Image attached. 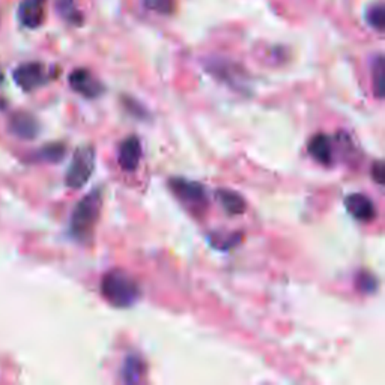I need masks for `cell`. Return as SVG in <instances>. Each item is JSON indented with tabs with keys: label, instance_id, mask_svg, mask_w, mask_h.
Listing matches in <instances>:
<instances>
[{
	"label": "cell",
	"instance_id": "cell-1",
	"mask_svg": "<svg viewBox=\"0 0 385 385\" xmlns=\"http://www.w3.org/2000/svg\"><path fill=\"white\" fill-rule=\"evenodd\" d=\"M101 188H94L75 205L71 215V223H69V230H71V235L77 241L88 243L92 240L99 220V214H101Z\"/></svg>",
	"mask_w": 385,
	"mask_h": 385
},
{
	"label": "cell",
	"instance_id": "cell-2",
	"mask_svg": "<svg viewBox=\"0 0 385 385\" xmlns=\"http://www.w3.org/2000/svg\"><path fill=\"white\" fill-rule=\"evenodd\" d=\"M101 294L104 299L118 309H127L138 301L140 286L124 269H112L103 277Z\"/></svg>",
	"mask_w": 385,
	"mask_h": 385
},
{
	"label": "cell",
	"instance_id": "cell-3",
	"mask_svg": "<svg viewBox=\"0 0 385 385\" xmlns=\"http://www.w3.org/2000/svg\"><path fill=\"white\" fill-rule=\"evenodd\" d=\"M95 148L92 145L77 148L65 175L66 187L73 190H80L84 187V184L90 179L92 173L95 171Z\"/></svg>",
	"mask_w": 385,
	"mask_h": 385
},
{
	"label": "cell",
	"instance_id": "cell-4",
	"mask_svg": "<svg viewBox=\"0 0 385 385\" xmlns=\"http://www.w3.org/2000/svg\"><path fill=\"white\" fill-rule=\"evenodd\" d=\"M169 187L184 205L191 208L192 212H202L208 206L206 190L202 184L186 178H172Z\"/></svg>",
	"mask_w": 385,
	"mask_h": 385
},
{
	"label": "cell",
	"instance_id": "cell-5",
	"mask_svg": "<svg viewBox=\"0 0 385 385\" xmlns=\"http://www.w3.org/2000/svg\"><path fill=\"white\" fill-rule=\"evenodd\" d=\"M12 77L17 86L26 92H32L50 80V73L41 62H27L15 68Z\"/></svg>",
	"mask_w": 385,
	"mask_h": 385
},
{
	"label": "cell",
	"instance_id": "cell-6",
	"mask_svg": "<svg viewBox=\"0 0 385 385\" xmlns=\"http://www.w3.org/2000/svg\"><path fill=\"white\" fill-rule=\"evenodd\" d=\"M69 86L77 94L88 98V99H95L104 94V84L99 82L97 77L92 74L89 69L79 68L69 74Z\"/></svg>",
	"mask_w": 385,
	"mask_h": 385
},
{
	"label": "cell",
	"instance_id": "cell-7",
	"mask_svg": "<svg viewBox=\"0 0 385 385\" xmlns=\"http://www.w3.org/2000/svg\"><path fill=\"white\" fill-rule=\"evenodd\" d=\"M345 206L353 219L363 223L372 221L376 217V206L373 200L363 195V192H353L345 197Z\"/></svg>",
	"mask_w": 385,
	"mask_h": 385
},
{
	"label": "cell",
	"instance_id": "cell-8",
	"mask_svg": "<svg viewBox=\"0 0 385 385\" xmlns=\"http://www.w3.org/2000/svg\"><path fill=\"white\" fill-rule=\"evenodd\" d=\"M142 143L137 136H129L119 146V166L125 172H134L142 160Z\"/></svg>",
	"mask_w": 385,
	"mask_h": 385
},
{
	"label": "cell",
	"instance_id": "cell-9",
	"mask_svg": "<svg viewBox=\"0 0 385 385\" xmlns=\"http://www.w3.org/2000/svg\"><path fill=\"white\" fill-rule=\"evenodd\" d=\"M307 151L322 166H333L334 163V142L333 138L327 134H316L313 136L309 145H307Z\"/></svg>",
	"mask_w": 385,
	"mask_h": 385
},
{
	"label": "cell",
	"instance_id": "cell-10",
	"mask_svg": "<svg viewBox=\"0 0 385 385\" xmlns=\"http://www.w3.org/2000/svg\"><path fill=\"white\" fill-rule=\"evenodd\" d=\"M10 129L23 140H32L40 133V124L30 113L17 112L10 119Z\"/></svg>",
	"mask_w": 385,
	"mask_h": 385
},
{
	"label": "cell",
	"instance_id": "cell-11",
	"mask_svg": "<svg viewBox=\"0 0 385 385\" xmlns=\"http://www.w3.org/2000/svg\"><path fill=\"white\" fill-rule=\"evenodd\" d=\"M45 0H23L18 8V18L29 29L40 27L44 23Z\"/></svg>",
	"mask_w": 385,
	"mask_h": 385
},
{
	"label": "cell",
	"instance_id": "cell-12",
	"mask_svg": "<svg viewBox=\"0 0 385 385\" xmlns=\"http://www.w3.org/2000/svg\"><path fill=\"white\" fill-rule=\"evenodd\" d=\"M217 197L220 203L227 214L230 215H241L247 210V203L241 195H238L236 191L221 188L217 191Z\"/></svg>",
	"mask_w": 385,
	"mask_h": 385
},
{
	"label": "cell",
	"instance_id": "cell-13",
	"mask_svg": "<svg viewBox=\"0 0 385 385\" xmlns=\"http://www.w3.org/2000/svg\"><path fill=\"white\" fill-rule=\"evenodd\" d=\"M145 373V363L143 360L136 356V353H131L125 358L124 367H122V380L127 384H136L142 380V376Z\"/></svg>",
	"mask_w": 385,
	"mask_h": 385
},
{
	"label": "cell",
	"instance_id": "cell-14",
	"mask_svg": "<svg viewBox=\"0 0 385 385\" xmlns=\"http://www.w3.org/2000/svg\"><path fill=\"white\" fill-rule=\"evenodd\" d=\"M384 74H385V65L384 58L380 55L376 56L372 65V80H373V90L378 99L384 98Z\"/></svg>",
	"mask_w": 385,
	"mask_h": 385
},
{
	"label": "cell",
	"instance_id": "cell-15",
	"mask_svg": "<svg viewBox=\"0 0 385 385\" xmlns=\"http://www.w3.org/2000/svg\"><path fill=\"white\" fill-rule=\"evenodd\" d=\"M58 10L59 14L62 15L66 21L71 23V25H82L83 17L80 11L75 8L74 0H59Z\"/></svg>",
	"mask_w": 385,
	"mask_h": 385
},
{
	"label": "cell",
	"instance_id": "cell-16",
	"mask_svg": "<svg viewBox=\"0 0 385 385\" xmlns=\"http://www.w3.org/2000/svg\"><path fill=\"white\" fill-rule=\"evenodd\" d=\"M366 21L367 25L373 27L378 32H382L385 27V10L382 5H372L369 6V10L366 11Z\"/></svg>",
	"mask_w": 385,
	"mask_h": 385
},
{
	"label": "cell",
	"instance_id": "cell-17",
	"mask_svg": "<svg viewBox=\"0 0 385 385\" xmlns=\"http://www.w3.org/2000/svg\"><path fill=\"white\" fill-rule=\"evenodd\" d=\"M65 146L60 143H50L36 153V157L42 161H50V163H58L65 156Z\"/></svg>",
	"mask_w": 385,
	"mask_h": 385
},
{
	"label": "cell",
	"instance_id": "cell-18",
	"mask_svg": "<svg viewBox=\"0 0 385 385\" xmlns=\"http://www.w3.org/2000/svg\"><path fill=\"white\" fill-rule=\"evenodd\" d=\"M356 282H357V288L361 292H366V294H372V292H375L376 288H378V280H376V277L367 271H360L357 274Z\"/></svg>",
	"mask_w": 385,
	"mask_h": 385
},
{
	"label": "cell",
	"instance_id": "cell-19",
	"mask_svg": "<svg viewBox=\"0 0 385 385\" xmlns=\"http://www.w3.org/2000/svg\"><path fill=\"white\" fill-rule=\"evenodd\" d=\"M143 5L158 14H172L175 10V0H143Z\"/></svg>",
	"mask_w": 385,
	"mask_h": 385
},
{
	"label": "cell",
	"instance_id": "cell-20",
	"mask_svg": "<svg viewBox=\"0 0 385 385\" xmlns=\"http://www.w3.org/2000/svg\"><path fill=\"white\" fill-rule=\"evenodd\" d=\"M240 241H241V235H240V234L229 235V236H226V238H221L220 235L215 234L214 236H211V238H210V243L214 245L215 249H217L221 243H225V245H223L221 250H229V249H232V247H235V245L240 244Z\"/></svg>",
	"mask_w": 385,
	"mask_h": 385
},
{
	"label": "cell",
	"instance_id": "cell-21",
	"mask_svg": "<svg viewBox=\"0 0 385 385\" xmlns=\"http://www.w3.org/2000/svg\"><path fill=\"white\" fill-rule=\"evenodd\" d=\"M371 175H372L373 181H375L376 184H378V186H382V184H384V178H385L382 161H380V160H378V161H375V163L372 164Z\"/></svg>",
	"mask_w": 385,
	"mask_h": 385
},
{
	"label": "cell",
	"instance_id": "cell-22",
	"mask_svg": "<svg viewBox=\"0 0 385 385\" xmlns=\"http://www.w3.org/2000/svg\"><path fill=\"white\" fill-rule=\"evenodd\" d=\"M3 83V73H2V69H0V84Z\"/></svg>",
	"mask_w": 385,
	"mask_h": 385
}]
</instances>
